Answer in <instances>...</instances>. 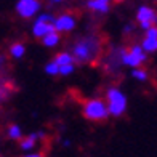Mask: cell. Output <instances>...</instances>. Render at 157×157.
I'll return each instance as SVG.
<instances>
[{
	"label": "cell",
	"instance_id": "1",
	"mask_svg": "<svg viewBox=\"0 0 157 157\" xmlns=\"http://www.w3.org/2000/svg\"><path fill=\"white\" fill-rule=\"evenodd\" d=\"M72 56L77 64H96L104 55V44L98 34H87L75 40L72 45Z\"/></svg>",
	"mask_w": 157,
	"mask_h": 157
},
{
	"label": "cell",
	"instance_id": "2",
	"mask_svg": "<svg viewBox=\"0 0 157 157\" xmlns=\"http://www.w3.org/2000/svg\"><path fill=\"white\" fill-rule=\"evenodd\" d=\"M82 116L90 122H104L109 119L108 103L101 98H88L82 103Z\"/></svg>",
	"mask_w": 157,
	"mask_h": 157
},
{
	"label": "cell",
	"instance_id": "3",
	"mask_svg": "<svg viewBox=\"0 0 157 157\" xmlns=\"http://www.w3.org/2000/svg\"><path fill=\"white\" fill-rule=\"evenodd\" d=\"M104 96H106V103H108V109H109L111 116L112 117L124 116L127 111V106H128L127 95L124 91L119 87H116V85H112V87H108Z\"/></svg>",
	"mask_w": 157,
	"mask_h": 157
},
{
	"label": "cell",
	"instance_id": "4",
	"mask_svg": "<svg viewBox=\"0 0 157 157\" xmlns=\"http://www.w3.org/2000/svg\"><path fill=\"white\" fill-rule=\"evenodd\" d=\"M147 61V53L143 50L141 44H135L130 47H122V64L132 69H141V66Z\"/></svg>",
	"mask_w": 157,
	"mask_h": 157
},
{
	"label": "cell",
	"instance_id": "5",
	"mask_svg": "<svg viewBox=\"0 0 157 157\" xmlns=\"http://www.w3.org/2000/svg\"><path fill=\"white\" fill-rule=\"evenodd\" d=\"M55 18L53 15H50V13H42L35 18L34 24H32V35L35 39H44L47 37L48 34L52 32H56L55 31Z\"/></svg>",
	"mask_w": 157,
	"mask_h": 157
},
{
	"label": "cell",
	"instance_id": "6",
	"mask_svg": "<svg viewBox=\"0 0 157 157\" xmlns=\"http://www.w3.org/2000/svg\"><path fill=\"white\" fill-rule=\"evenodd\" d=\"M135 19H136L140 29H143L146 32V31L157 26V10L152 8V6H149V5H141L136 10Z\"/></svg>",
	"mask_w": 157,
	"mask_h": 157
},
{
	"label": "cell",
	"instance_id": "7",
	"mask_svg": "<svg viewBox=\"0 0 157 157\" xmlns=\"http://www.w3.org/2000/svg\"><path fill=\"white\" fill-rule=\"evenodd\" d=\"M40 2L37 0H18L15 5V10L19 18L23 19H31L40 11Z\"/></svg>",
	"mask_w": 157,
	"mask_h": 157
},
{
	"label": "cell",
	"instance_id": "8",
	"mask_svg": "<svg viewBox=\"0 0 157 157\" xmlns=\"http://www.w3.org/2000/svg\"><path fill=\"white\" fill-rule=\"evenodd\" d=\"M75 26H77V18L71 11H64L55 18V31L58 34H66L74 31Z\"/></svg>",
	"mask_w": 157,
	"mask_h": 157
},
{
	"label": "cell",
	"instance_id": "9",
	"mask_svg": "<svg viewBox=\"0 0 157 157\" xmlns=\"http://www.w3.org/2000/svg\"><path fill=\"white\" fill-rule=\"evenodd\" d=\"M141 47L147 55L157 52V26L144 32V35L141 39Z\"/></svg>",
	"mask_w": 157,
	"mask_h": 157
},
{
	"label": "cell",
	"instance_id": "10",
	"mask_svg": "<svg viewBox=\"0 0 157 157\" xmlns=\"http://www.w3.org/2000/svg\"><path fill=\"white\" fill-rule=\"evenodd\" d=\"M40 138H44V132H34V133H29L27 136H24L23 140L19 141V147L23 151H31L37 146V141Z\"/></svg>",
	"mask_w": 157,
	"mask_h": 157
},
{
	"label": "cell",
	"instance_id": "11",
	"mask_svg": "<svg viewBox=\"0 0 157 157\" xmlns=\"http://www.w3.org/2000/svg\"><path fill=\"white\" fill-rule=\"evenodd\" d=\"M87 8L93 13H98V15H106L111 10V2L109 0H88Z\"/></svg>",
	"mask_w": 157,
	"mask_h": 157
},
{
	"label": "cell",
	"instance_id": "12",
	"mask_svg": "<svg viewBox=\"0 0 157 157\" xmlns=\"http://www.w3.org/2000/svg\"><path fill=\"white\" fill-rule=\"evenodd\" d=\"M55 63L59 66V69L64 67V66H69V64H77L75 58L72 56L71 52H61V53H58L55 56Z\"/></svg>",
	"mask_w": 157,
	"mask_h": 157
},
{
	"label": "cell",
	"instance_id": "13",
	"mask_svg": "<svg viewBox=\"0 0 157 157\" xmlns=\"http://www.w3.org/2000/svg\"><path fill=\"white\" fill-rule=\"evenodd\" d=\"M13 91H15V87H13L11 80H3L0 83V104H3L13 95Z\"/></svg>",
	"mask_w": 157,
	"mask_h": 157
},
{
	"label": "cell",
	"instance_id": "14",
	"mask_svg": "<svg viewBox=\"0 0 157 157\" xmlns=\"http://www.w3.org/2000/svg\"><path fill=\"white\" fill-rule=\"evenodd\" d=\"M8 53H10L11 58L21 59V58L24 56V53H26V47H24V44H21V42H15V44H11V45H10Z\"/></svg>",
	"mask_w": 157,
	"mask_h": 157
},
{
	"label": "cell",
	"instance_id": "15",
	"mask_svg": "<svg viewBox=\"0 0 157 157\" xmlns=\"http://www.w3.org/2000/svg\"><path fill=\"white\" fill-rule=\"evenodd\" d=\"M6 135H8V138L13 140V141H21L24 138L23 130H21V127L18 124H10L8 128H6Z\"/></svg>",
	"mask_w": 157,
	"mask_h": 157
},
{
	"label": "cell",
	"instance_id": "16",
	"mask_svg": "<svg viewBox=\"0 0 157 157\" xmlns=\"http://www.w3.org/2000/svg\"><path fill=\"white\" fill-rule=\"evenodd\" d=\"M59 42H61V34H58V32H52V34H48L47 37L42 39V44H44L45 47H48V48L56 47Z\"/></svg>",
	"mask_w": 157,
	"mask_h": 157
},
{
	"label": "cell",
	"instance_id": "17",
	"mask_svg": "<svg viewBox=\"0 0 157 157\" xmlns=\"http://www.w3.org/2000/svg\"><path fill=\"white\" fill-rule=\"evenodd\" d=\"M45 74H47V75H52V77L59 75V66L55 63V59L48 61V63L45 64Z\"/></svg>",
	"mask_w": 157,
	"mask_h": 157
},
{
	"label": "cell",
	"instance_id": "18",
	"mask_svg": "<svg viewBox=\"0 0 157 157\" xmlns=\"http://www.w3.org/2000/svg\"><path fill=\"white\" fill-rule=\"evenodd\" d=\"M132 77L135 78V80H138V82H146L149 78V74H147V71L144 67H141V69H133L132 71Z\"/></svg>",
	"mask_w": 157,
	"mask_h": 157
},
{
	"label": "cell",
	"instance_id": "19",
	"mask_svg": "<svg viewBox=\"0 0 157 157\" xmlns=\"http://www.w3.org/2000/svg\"><path fill=\"white\" fill-rule=\"evenodd\" d=\"M75 67H77V64H69V66H64V67L59 69V75L67 77V75H71V74H74V72H75Z\"/></svg>",
	"mask_w": 157,
	"mask_h": 157
},
{
	"label": "cell",
	"instance_id": "20",
	"mask_svg": "<svg viewBox=\"0 0 157 157\" xmlns=\"http://www.w3.org/2000/svg\"><path fill=\"white\" fill-rule=\"evenodd\" d=\"M133 29H135V26H133L132 23H127V24L124 26V34H132Z\"/></svg>",
	"mask_w": 157,
	"mask_h": 157
},
{
	"label": "cell",
	"instance_id": "21",
	"mask_svg": "<svg viewBox=\"0 0 157 157\" xmlns=\"http://www.w3.org/2000/svg\"><path fill=\"white\" fill-rule=\"evenodd\" d=\"M21 157H44V154H40V152H27L26 155H21Z\"/></svg>",
	"mask_w": 157,
	"mask_h": 157
},
{
	"label": "cell",
	"instance_id": "22",
	"mask_svg": "<svg viewBox=\"0 0 157 157\" xmlns=\"http://www.w3.org/2000/svg\"><path fill=\"white\" fill-rule=\"evenodd\" d=\"M5 64H6V56L5 55H0V69H2Z\"/></svg>",
	"mask_w": 157,
	"mask_h": 157
},
{
	"label": "cell",
	"instance_id": "23",
	"mask_svg": "<svg viewBox=\"0 0 157 157\" xmlns=\"http://www.w3.org/2000/svg\"><path fill=\"white\" fill-rule=\"evenodd\" d=\"M63 146H64V147H69V146H71V141H69V140H64V141H63Z\"/></svg>",
	"mask_w": 157,
	"mask_h": 157
},
{
	"label": "cell",
	"instance_id": "24",
	"mask_svg": "<svg viewBox=\"0 0 157 157\" xmlns=\"http://www.w3.org/2000/svg\"><path fill=\"white\" fill-rule=\"evenodd\" d=\"M3 82V78H2V75H0V83H2Z\"/></svg>",
	"mask_w": 157,
	"mask_h": 157
}]
</instances>
